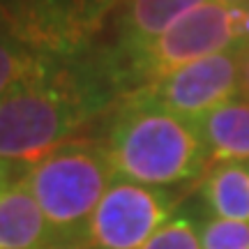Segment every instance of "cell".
Returning <instances> with one entry per match:
<instances>
[{"label": "cell", "instance_id": "2", "mask_svg": "<svg viewBox=\"0 0 249 249\" xmlns=\"http://www.w3.org/2000/svg\"><path fill=\"white\" fill-rule=\"evenodd\" d=\"M102 145L116 178L161 189L198 178L210 157L194 123L164 111L139 92L124 95Z\"/></svg>", "mask_w": 249, "mask_h": 249}, {"label": "cell", "instance_id": "1", "mask_svg": "<svg viewBox=\"0 0 249 249\" xmlns=\"http://www.w3.org/2000/svg\"><path fill=\"white\" fill-rule=\"evenodd\" d=\"M123 90L108 55L51 58L0 99V161L33 166L88 124Z\"/></svg>", "mask_w": 249, "mask_h": 249}, {"label": "cell", "instance_id": "16", "mask_svg": "<svg viewBox=\"0 0 249 249\" xmlns=\"http://www.w3.org/2000/svg\"><path fill=\"white\" fill-rule=\"evenodd\" d=\"M18 166H12V164H2L0 161V194L7 189L9 185H14L18 178H14V171H17Z\"/></svg>", "mask_w": 249, "mask_h": 249}, {"label": "cell", "instance_id": "11", "mask_svg": "<svg viewBox=\"0 0 249 249\" xmlns=\"http://www.w3.org/2000/svg\"><path fill=\"white\" fill-rule=\"evenodd\" d=\"M203 201L217 219L249 224V166L217 164L203 182Z\"/></svg>", "mask_w": 249, "mask_h": 249}, {"label": "cell", "instance_id": "6", "mask_svg": "<svg viewBox=\"0 0 249 249\" xmlns=\"http://www.w3.org/2000/svg\"><path fill=\"white\" fill-rule=\"evenodd\" d=\"M176 196L161 187L116 178L90 219L88 247L141 249L171 219Z\"/></svg>", "mask_w": 249, "mask_h": 249}, {"label": "cell", "instance_id": "15", "mask_svg": "<svg viewBox=\"0 0 249 249\" xmlns=\"http://www.w3.org/2000/svg\"><path fill=\"white\" fill-rule=\"evenodd\" d=\"M240 90L249 97V42L240 49Z\"/></svg>", "mask_w": 249, "mask_h": 249}, {"label": "cell", "instance_id": "7", "mask_svg": "<svg viewBox=\"0 0 249 249\" xmlns=\"http://www.w3.org/2000/svg\"><path fill=\"white\" fill-rule=\"evenodd\" d=\"M134 92L182 120L198 123L240 92V51L233 49L189 62Z\"/></svg>", "mask_w": 249, "mask_h": 249}, {"label": "cell", "instance_id": "3", "mask_svg": "<svg viewBox=\"0 0 249 249\" xmlns=\"http://www.w3.org/2000/svg\"><path fill=\"white\" fill-rule=\"evenodd\" d=\"M55 245H86L90 219L116 171L102 143L67 141L23 173Z\"/></svg>", "mask_w": 249, "mask_h": 249}, {"label": "cell", "instance_id": "8", "mask_svg": "<svg viewBox=\"0 0 249 249\" xmlns=\"http://www.w3.org/2000/svg\"><path fill=\"white\" fill-rule=\"evenodd\" d=\"M208 0H127L118 17V39L108 55L118 71V65L152 44L187 12L201 7Z\"/></svg>", "mask_w": 249, "mask_h": 249}, {"label": "cell", "instance_id": "10", "mask_svg": "<svg viewBox=\"0 0 249 249\" xmlns=\"http://www.w3.org/2000/svg\"><path fill=\"white\" fill-rule=\"evenodd\" d=\"M194 124L214 161L249 164V102L233 99Z\"/></svg>", "mask_w": 249, "mask_h": 249}, {"label": "cell", "instance_id": "17", "mask_svg": "<svg viewBox=\"0 0 249 249\" xmlns=\"http://www.w3.org/2000/svg\"><path fill=\"white\" fill-rule=\"evenodd\" d=\"M49 249H92V247H88V245H53Z\"/></svg>", "mask_w": 249, "mask_h": 249}, {"label": "cell", "instance_id": "14", "mask_svg": "<svg viewBox=\"0 0 249 249\" xmlns=\"http://www.w3.org/2000/svg\"><path fill=\"white\" fill-rule=\"evenodd\" d=\"M141 249H201V231L189 217H173Z\"/></svg>", "mask_w": 249, "mask_h": 249}, {"label": "cell", "instance_id": "4", "mask_svg": "<svg viewBox=\"0 0 249 249\" xmlns=\"http://www.w3.org/2000/svg\"><path fill=\"white\" fill-rule=\"evenodd\" d=\"M242 44H247V5L208 0L178 18L143 51L118 65V76L123 88H132L129 92H134L189 62L240 49Z\"/></svg>", "mask_w": 249, "mask_h": 249}, {"label": "cell", "instance_id": "12", "mask_svg": "<svg viewBox=\"0 0 249 249\" xmlns=\"http://www.w3.org/2000/svg\"><path fill=\"white\" fill-rule=\"evenodd\" d=\"M49 62H51L49 55H42L35 49H30L0 18V99L21 81L42 71Z\"/></svg>", "mask_w": 249, "mask_h": 249}, {"label": "cell", "instance_id": "9", "mask_svg": "<svg viewBox=\"0 0 249 249\" xmlns=\"http://www.w3.org/2000/svg\"><path fill=\"white\" fill-rule=\"evenodd\" d=\"M53 245L51 226L21 176L0 194V249H49Z\"/></svg>", "mask_w": 249, "mask_h": 249}, {"label": "cell", "instance_id": "13", "mask_svg": "<svg viewBox=\"0 0 249 249\" xmlns=\"http://www.w3.org/2000/svg\"><path fill=\"white\" fill-rule=\"evenodd\" d=\"M201 249H249V224L205 219L201 224Z\"/></svg>", "mask_w": 249, "mask_h": 249}, {"label": "cell", "instance_id": "5", "mask_svg": "<svg viewBox=\"0 0 249 249\" xmlns=\"http://www.w3.org/2000/svg\"><path fill=\"white\" fill-rule=\"evenodd\" d=\"M127 0H0V18L30 49L49 58L88 51L104 21Z\"/></svg>", "mask_w": 249, "mask_h": 249}]
</instances>
